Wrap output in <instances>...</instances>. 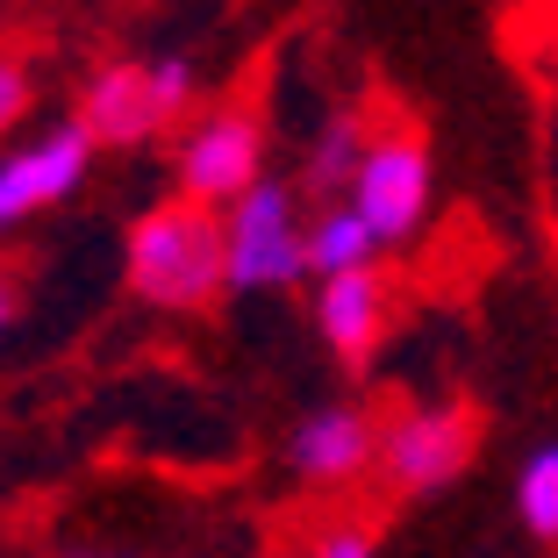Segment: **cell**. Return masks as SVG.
Segmentation results:
<instances>
[{
    "label": "cell",
    "instance_id": "14",
    "mask_svg": "<svg viewBox=\"0 0 558 558\" xmlns=\"http://www.w3.org/2000/svg\"><path fill=\"white\" fill-rule=\"evenodd\" d=\"M308 558H373V530L365 523H323L308 544Z\"/></svg>",
    "mask_w": 558,
    "mask_h": 558
},
{
    "label": "cell",
    "instance_id": "12",
    "mask_svg": "<svg viewBox=\"0 0 558 558\" xmlns=\"http://www.w3.org/2000/svg\"><path fill=\"white\" fill-rule=\"evenodd\" d=\"M515 515L537 544H558V437H544L515 473Z\"/></svg>",
    "mask_w": 558,
    "mask_h": 558
},
{
    "label": "cell",
    "instance_id": "2",
    "mask_svg": "<svg viewBox=\"0 0 558 558\" xmlns=\"http://www.w3.org/2000/svg\"><path fill=\"white\" fill-rule=\"evenodd\" d=\"M194 108H201L194 58L165 50V58H108V65H94L72 122H86V136L100 150H144L165 130H180Z\"/></svg>",
    "mask_w": 558,
    "mask_h": 558
},
{
    "label": "cell",
    "instance_id": "13",
    "mask_svg": "<svg viewBox=\"0 0 558 558\" xmlns=\"http://www.w3.org/2000/svg\"><path fill=\"white\" fill-rule=\"evenodd\" d=\"M36 108V58L22 44H0V144L29 122Z\"/></svg>",
    "mask_w": 558,
    "mask_h": 558
},
{
    "label": "cell",
    "instance_id": "10",
    "mask_svg": "<svg viewBox=\"0 0 558 558\" xmlns=\"http://www.w3.org/2000/svg\"><path fill=\"white\" fill-rule=\"evenodd\" d=\"M373 136L379 130H373V116H365V108H329L323 130H315L308 150H301V172H294L301 201H308V208L344 201L351 180H359V165H365V150H373Z\"/></svg>",
    "mask_w": 558,
    "mask_h": 558
},
{
    "label": "cell",
    "instance_id": "7",
    "mask_svg": "<svg viewBox=\"0 0 558 558\" xmlns=\"http://www.w3.org/2000/svg\"><path fill=\"white\" fill-rule=\"evenodd\" d=\"M429 186H437V172H429L423 130H409V122L395 130V122H387V130L373 136V150H365V165H359V180H351L344 201L379 230V244L395 251L429 222Z\"/></svg>",
    "mask_w": 558,
    "mask_h": 558
},
{
    "label": "cell",
    "instance_id": "6",
    "mask_svg": "<svg viewBox=\"0 0 558 558\" xmlns=\"http://www.w3.org/2000/svg\"><path fill=\"white\" fill-rule=\"evenodd\" d=\"M100 144L86 136V122H50L44 136H22V144H0V236H15L22 222L65 208L86 186Z\"/></svg>",
    "mask_w": 558,
    "mask_h": 558
},
{
    "label": "cell",
    "instance_id": "11",
    "mask_svg": "<svg viewBox=\"0 0 558 558\" xmlns=\"http://www.w3.org/2000/svg\"><path fill=\"white\" fill-rule=\"evenodd\" d=\"M308 279H337V272H365V265H379V230L365 222L351 201H323V208H308Z\"/></svg>",
    "mask_w": 558,
    "mask_h": 558
},
{
    "label": "cell",
    "instance_id": "3",
    "mask_svg": "<svg viewBox=\"0 0 558 558\" xmlns=\"http://www.w3.org/2000/svg\"><path fill=\"white\" fill-rule=\"evenodd\" d=\"M265 172H272V130H265V108L251 94L194 108L172 136V194H194L208 208H230Z\"/></svg>",
    "mask_w": 558,
    "mask_h": 558
},
{
    "label": "cell",
    "instance_id": "1",
    "mask_svg": "<svg viewBox=\"0 0 558 558\" xmlns=\"http://www.w3.org/2000/svg\"><path fill=\"white\" fill-rule=\"evenodd\" d=\"M122 287L130 301L158 315H208L230 294V236H222V208L194 194H165L136 208L130 236H122Z\"/></svg>",
    "mask_w": 558,
    "mask_h": 558
},
{
    "label": "cell",
    "instance_id": "8",
    "mask_svg": "<svg viewBox=\"0 0 558 558\" xmlns=\"http://www.w3.org/2000/svg\"><path fill=\"white\" fill-rule=\"evenodd\" d=\"M287 473L315 494H344L379 473V415L365 401H329L287 429Z\"/></svg>",
    "mask_w": 558,
    "mask_h": 558
},
{
    "label": "cell",
    "instance_id": "9",
    "mask_svg": "<svg viewBox=\"0 0 558 558\" xmlns=\"http://www.w3.org/2000/svg\"><path fill=\"white\" fill-rule=\"evenodd\" d=\"M387 315H395V294H387V272H379V265L315 279V329H323L329 359L344 365V373H365V365L379 359Z\"/></svg>",
    "mask_w": 558,
    "mask_h": 558
},
{
    "label": "cell",
    "instance_id": "15",
    "mask_svg": "<svg viewBox=\"0 0 558 558\" xmlns=\"http://www.w3.org/2000/svg\"><path fill=\"white\" fill-rule=\"evenodd\" d=\"M22 308V287H15V265H0V337H8V323H15Z\"/></svg>",
    "mask_w": 558,
    "mask_h": 558
},
{
    "label": "cell",
    "instance_id": "16",
    "mask_svg": "<svg viewBox=\"0 0 558 558\" xmlns=\"http://www.w3.org/2000/svg\"><path fill=\"white\" fill-rule=\"evenodd\" d=\"M50 558H144V551H116V544H65V551Z\"/></svg>",
    "mask_w": 558,
    "mask_h": 558
},
{
    "label": "cell",
    "instance_id": "5",
    "mask_svg": "<svg viewBox=\"0 0 558 558\" xmlns=\"http://www.w3.org/2000/svg\"><path fill=\"white\" fill-rule=\"evenodd\" d=\"M222 236H230V294H279L308 279V201L294 180L265 172L251 194L222 208Z\"/></svg>",
    "mask_w": 558,
    "mask_h": 558
},
{
    "label": "cell",
    "instance_id": "4",
    "mask_svg": "<svg viewBox=\"0 0 558 558\" xmlns=\"http://www.w3.org/2000/svg\"><path fill=\"white\" fill-rule=\"evenodd\" d=\"M487 415L473 401H409V409L379 415V487L387 494H444L451 480L473 473Z\"/></svg>",
    "mask_w": 558,
    "mask_h": 558
}]
</instances>
